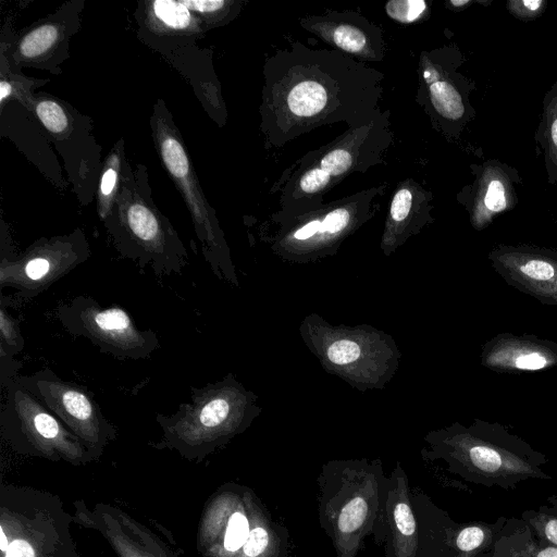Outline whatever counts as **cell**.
<instances>
[{"label":"cell","instance_id":"1","mask_svg":"<svg viewBox=\"0 0 557 557\" xmlns=\"http://www.w3.org/2000/svg\"><path fill=\"white\" fill-rule=\"evenodd\" d=\"M341 52L296 42L268 62L262 121L273 144L327 123L355 126L379 111L381 74Z\"/></svg>","mask_w":557,"mask_h":557},{"label":"cell","instance_id":"2","mask_svg":"<svg viewBox=\"0 0 557 557\" xmlns=\"http://www.w3.org/2000/svg\"><path fill=\"white\" fill-rule=\"evenodd\" d=\"M423 442V460H441L448 472L470 483L513 490L530 479L552 480L542 468L547 457L498 422H454L429 431Z\"/></svg>","mask_w":557,"mask_h":557},{"label":"cell","instance_id":"3","mask_svg":"<svg viewBox=\"0 0 557 557\" xmlns=\"http://www.w3.org/2000/svg\"><path fill=\"white\" fill-rule=\"evenodd\" d=\"M318 520L334 557H358L381 535L388 475L380 458L331 459L317 478Z\"/></svg>","mask_w":557,"mask_h":557},{"label":"cell","instance_id":"4","mask_svg":"<svg viewBox=\"0 0 557 557\" xmlns=\"http://www.w3.org/2000/svg\"><path fill=\"white\" fill-rule=\"evenodd\" d=\"M189 401L170 416L158 413L162 437L156 447L175 450L182 458L201 462L243 434L261 414L259 397L230 372L202 387H190Z\"/></svg>","mask_w":557,"mask_h":557},{"label":"cell","instance_id":"5","mask_svg":"<svg viewBox=\"0 0 557 557\" xmlns=\"http://www.w3.org/2000/svg\"><path fill=\"white\" fill-rule=\"evenodd\" d=\"M196 544L201 557H287L290 536L249 486L224 483L205 503Z\"/></svg>","mask_w":557,"mask_h":557},{"label":"cell","instance_id":"6","mask_svg":"<svg viewBox=\"0 0 557 557\" xmlns=\"http://www.w3.org/2000/svg\"><path fill=\"white\" fill-rule=\"evenodd\" d=\"M322 369L359 391L384 389L396 375L401 351L394 337L370 324H333L318 313L298 326Z\"/></svg>","mask_w":557,"mask_h":557},{"label":"cell","instance_id":"7","mask_svg":"<svg viewBox=\"0 0 557 557\" xmlns=\"http://www.w3.org/2000/svg\"><path fill=\"white\" fill-rule=\"evenodd\" d=\"M119 252L158 275L182 273L188 253L170 221L154 206L144 165L127 164L115 205L103 221Z\"/></svg>","mask_w":557,"mask_h":557},{"label":"cell","instance_id":"8","mask_svg":"<svg viewBox=\"0 0 557 557\" xmlns=\"http://www.w3.org/2000/svg\"><path fill=\"white\" fill-rule=\"evenodd\" d=\"M377 189L366 190L330 205L281 210L274 228L263 234L270 251L284 262L311 264L334 257L344 242L373 216Z\"/></svg>","mask_w":557,"mask_h":557},{"label":"cell","instance_id":"9","mask_svg":"<svg viewBox=\"0 0 557 557\" xmlns=\"http://www.w3.org/2000/svg\"><path fill=\"white\" fill-rule=\"evenodd\" d=\"M61 499L29 486L1 485V557H81Z\"/></svg>","mask_w":557,"mask_h":557},{"label":"cell","instance_id":"10","mask_svg":"<svg viewBox=\"0 0 557 557\" xmlns=\"http://www.w3.org/2000/svg\"><path fill=\"white\" fill-rule=\"evenodd\" d=\"M150 127L161 163L189 210L206 261L219 278L238 286L236 270L215 210L205 197L182 135L161 99L153 107Z\"/></svg>","mask_w":557,"mask_h":557},{"label":"cell","instance_id":"11","mask_svg":"<svg viewBox=\"0 0 557 557\" xmlns=\"http://www.w3.org/2000/svg\"><path fill=\"white\" fill-rule=\"evenodd\" d=\"M2 438L21 455L83 466L99 458L14 377L3 387Z\"/></svg>","mask_w":557,"mask_h":557},{"label":"cell","instance_id":"12","mask_svg":"<svg viewBox=\"0 0 557 557\" xmlns=\"http://www.w3.org/2000/svg\"><path fill=\"white\" fill-rule=\"evenodd\" d=\"M57 315L67 333L89 339L101 352L117 359H146L160 346L157 333L139 329L123 307H101L90 296L59 305Z\"/></svg>","mask_w":557,"mask_h":557},{"label":"cell","instance_id":"13","mask_svg":"<svg viewBox=\"0 0 557 557\" xmlns=\"http://www.w3.org/2000/svg\"><path fill=\"white\" fill-rule=\"evenodd\" d=\"M89 256V244L81 230L69 235L40 238L21 255H1L0 286L15 289L22 298L35 297Z\"/></svg>","mask_w":557,"mask_h":557},{"label":"cell","instance_id":"14","mask_svg":"<svg viewBox=\"0 0 557 557\" xmlns=\"http://www.w3.org/2000/svg\"><path fill=\"white\" fill-rule=\"evenodd\" d=\"M14 379L52 411L98 458L115 441V426L107 420L94 395L84 386L59 377L50 369L29 375L17 374Z\"/></svg>","mask_w":557,"mask_h":557},{"label":"cell","instance_id":"15","mask_svg":"<svg viewBox=\"0 0 557 557\" xmlns=\"http://www.w3.org/2000/svg\"><path fill=\"white\" fill-rule=\"evenodd\" d=\"M463 57L457 47H446L421 55L424 103L437 127L450 138H458L475 116L470 95L475 83L457 69Z\"/></svg>","mask_w":557,"mask_h":557},{"label":"cell","instance_id":"16","mask_svg":"<svg viewBox=\"0 0 557 557\" xmlns=\"http://www.w3.org/2000/svg\"><path fill=\"white\" fill-rule=\"evenodd\" d=\"M84 1L63 4L53 14L40 18L21 33L3 54L12 69L35 67L53 74L69 58L70 39L79 29Z\"/></svg>","mask_w":557,"mask_h":557},{"label":"cell","instance_id":"17","mask_svg":"<svg viewBox=\"0 0 557 557\" xmlns=\"http://www.w3.org/2000/svg\"><path fill=\"white\" fill-rule=\"evenodd\" d=\"M73 520L99 532L119 557H180L144 523L116 506L98 503L89 508L76 500Z\"/></svg>","mask_w":557,"mask_h":557},{"label":"cell","instance_id":"18","mask_svg":"<svg viewBox=\"0 0 557 557\" xmlns=\"http://www.w3.org/2000/svg\"><path fill=\"white\" fill-rule=\"evenodd\" d=\"M470 169L474 178L459 191L457 200L468 212L471 226L483 231L498 214L515 209L519 201L517 186L522 178L516 168L498 159L472 164Z\"/></svg>","mask_w":557,"mask_h":557},{"label":"cell","instance_id":"19","mask_svg":"<svg viewBox=\"0 0 557 557\" xmlns=\"http://www.w3.org/2000/svg\"><path fill=\"white\" fill-rule=\"evenodd\" d=\"M487 259L511 287L545 305L557 280V251L532 245L498 244Z\"/></svg>","mask_w":557,"mask_h":557},{"label":"cell","instance_id":"20","mask_svg":"<svg viewBox=\"0 0 557 557\" xmlns=\"http://www.w3.org/2000/svg\"><path fill=\"white\" fill-rule=\"evenodd\" d=\"M387 116V112L376 111L368 121L351 126L342 137L318 152L315 164L341 178L376 163L391 141Z\"/></svg>","mask_w":557,"mask_h":557},{"label":"cell","instance_id":"21","mask_svg":"<svg viewBox=\"0 0 557 557\" xmlns=\"http://www.w3.org/2000/svg\"><path fill=\"white\" fill-rule=\"evenodd\" d=\"M136 16L138 37L162 53L195 44L207 32L183 0L141 1Z\"/></svg>","mask_w":557,"mask_h":557},{"label":"cell","instance_id":"22","mask_svg":"<svg viewBox=\"0 0 557 557\" xmlns=\"http://www.w3.org/2000/svg\"><path fill=\"white\" fill-rule=\"evenodd\" d=\"M385 557H420V536L409 492L408 475L399 461L388 475L381 535Z\"/></svg>","mask_w":557,"mask_h":557},{"label":"cell","instance_id":"23","mask_svg":"<svg viewBox=\"0 0 557 557\" xmlns=\"http://www.w3.org/2000/svg\"><path fill=\"white\" fill-rule=\"evenodd\" d=\"M480 363L498 373L545 371L557 367V343L533 334L498 333L482 345Z\"/></svg>","mask_w":557,"mask_h":557},{"label":"cell","instance_id":"24","mask_svg":"<svg viewBox=\"0 0 557 557\" xmlns=\"http://www.w3.org/2000/svg\"><path fill=\"white\" fill-rule=\"evenodd\" d=\"M301 24L342 52L372 61L381 60L384 54L380 28L355 13L331 12L324 16H309L302 18Z\"/></svg>","mask_w":557,"mask_h":557},{"label":"cell","instance_id":"25","mask_svg":"<svg viewBox=\"0 0 557 557\" xmlns=\"http://www.w3.org/2000/svg\"><path fill=\"white\" fill-rule=\"evenodd\" d=\"M430 200L431 194L412 181L403 182L395 190L380 243L385 257L433 222Z\"/></svg>","mask_w":557,"mask_h":557},{"label":"cell","instance_id":"26","mask_svg":"<svg viewBox=\"0 0 557 557\" xmlns=\"http://www.w3.org/2000/svg\"><path fill=\"white\" fill-rule=\"evenodd\" d=\"M29 111L35 114L60 152L72 140L87 141L91 124L89 119L54 96L42 92L35 95Z\"/></svg>","mask_w":557,"mask_h":557},{"label":"cell","instance_id":"27","mask_svg":"<svg viewBox=\"0 0 557 557\" xmlns=\"http://www.w3.org/2000/svg\"><path fill=\"white\" fill-rule=\"evenodd\" d=\"M508 518L494 522H454L447 530L443 557H476L491 550Z\"/></svg>","mask_w":557,"mask_h":557},{"label":"cell","instance_id":"28","mask_svg":"<svg viewBox=\"0 0 557 557\" xmlns=\"http://www.w3.org/2000/svg\"><path fill=\"white\" fill-rule=\"evenodd\" d=\"M476 557H557V547L540 540L521 519L508 518L491 550Z\"/></svg>","mask_w":557,"mask_h":557},{"label":"cell","instance_id":"29","mask_svg":"<svg viewBox=\"0 0 557 557\" xmlns=\"http://www.w3.org/2000/svg\"><path fill=\"white\" fill-rule=\"evenodd\" d=\"M337 181L317 164L305 165L287 184L282 210H297L321 205L322 195Z\"/></svg>","mask_w":557,"mask_h":557},{"label":"cell","instance_id":"30","mask_svg":"<svg viewBox=\"0 0 557 557\" xmlns=\"http://www.w3.org/2000/svg\"><path fill=\"white\" fill-rule=\"evenodd\" d=\"M534 140L536 157L544 159L547 183L557 187V79L544 95Z\"/></svg>","mask_w":557,"mask_h":557},{"label":"cell","instance_id":"31","mask_svg":"<svg viewBox=\"0 0 557 557\" xmlns=\"http://www.w3.org/2000/svg\"><path fill=\"white\" fill-rule=\"evenodd\" d=\"M126 166L124 141L120 139L107 156L96 187L97 211L102 221L113 211Z\"/></svg>","mask_w":557,"mask_h":557},{"label":"cell","instance_id":"32","mask_svg":"<svg viewBox=\"0 0 557 557\" xmlns=\"http://www.w3.org/2000/svg\"><path fill=\"white\" fill-rule=\"evenodd\" d=\"M1 82H0V103L3 108L7 101L18 100L28 111L32 100L35 96L33 90L46 81L23 76L20 72H13L5 57L1 54Z\"/></svg>","mask_w":557,"mask_h":557},{"label":"cell","instance_id":"33","mask_svg":"<svg viewBox=\"0 0 557 557\" xmlns=\"http://www.w3.org/2000/svg\"><path fill=\"white\" fill-rule=\"evenodd\" d=\"M184 4L202 22L207 30L223 26L240 11L236 0H183Z\"/></svg>","mask_w":557,"mask_h":557},{"label":"cell","instance_id":"34","mask_svg":"<svg viewBox=\"0 0 557 557\" xmlns=\"http://www.w3.org/2000/svg\"><path fill=\"white\" fill-rule=\"evenodd\" d=\"M524 521L543 542L557 547V497H550L537 509L521 513Z\"/></svg>","mask_w":557,"mask_h":557},{"label":"cell","instance_id":"35","mask_svg":"<svg viewBox=\"0 0 557 557\" xmlns=\"http://www.w3.org/2000/svg\"><path fill=\"white\" fill-rule=\"evenodd\" d=\"M25 347V342L21 333L18 321L5 307L1 299L0 306V348L8 355L15 356Z\"/></svg>","mask_w":557,"mask_h":557},{"label":"cell","instance_id":"36","mask_svg":"<svg viewBox=\"0 0 557 557\" xmlns=\"http://www.w3.org/2000/svg\"><path fill=\"white\" fill-rule=\"evenodd\" d=\"M385 11L392 20L409 24L424 17L429 12V4L423 0H394L386 3Z\"/></svg>","mask_w":557,"mask_h":557},{"label":"cell","instance_id":"37","mask_svg":"<svg viewBox=\"0 0 557 557\" xmlns=\"http://www.w3.org/2000/svg\"><path fill=\"white\" fill-rule=\"evenodd\" d=\"M548 7L546 0H508L506 9L515 18L522 22L534 21L543 15Z\"/></svg>","mask_w":557,"mask_h":557},{"label":"cell","instance_id":"38","mask_svg":"<svg viewBox=\"0 0 557 557\" xmlns=\"http://www.w3.org/2000/svg\"><path fill=\"white\" fill-rule=\"evenodd\" d=\"M21 367L22 363L0 348V383L2 387L17 375Z\"/></svg>","mask_w":557,"mask_h":557},{"label":"cell","instance_id":"39","mask_svg":"<svg viewBox=\"0 0 557 557\" xmlns=\"http://www.w3.org/2000/svg\"><path fill=\"white\" fill-rule=\"evenodd\" d=\"M475 3L486 7L492 3V0H448L446 7L451 11L460 12Z\"/></svg>","mask_w":557,"mask_h":557},{"label":"cell","instance_id":"40","mask_svg":"<svg viewBox=\"0 0 557 557\" xmlns=\"http://www.w3.org/2000/svg\"><path fill=\"white\" fill-rule=\"evenodd\" d=\"M545 305L557 307V280L552 288V292H550Z\"/></svg>","mask_w":557,"mask_h":557}]
</instances>
